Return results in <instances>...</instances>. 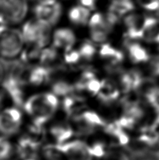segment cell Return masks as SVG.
Listing matches in <instances>:
<instances>
[{"instance_id":"cell-1","label":"cell","mask_w":159,"mask_h":160,"mask_svg":"<svg viewBox=\"0 0 159 160\" xmlns=\"http://www.w3.org/2000/svg\"><path fill=\"white\" fill-rule=\"evenodd\" d=\"M23 107L32 118L33 123L44 126L55 113L59 100L55 94H37L27 98Z\"/></svg>"},{"instance_id":"cell-2","label":"cell","mask_w":159,"mask_h":160,"mask_svg":"<svg viewBox=\"0 0 159 160\" xmlns=\"http://www.w3.org/2000/svg\"><path fill=\"white\" fill-rule=\"evenodd\" d=\"M21 65L14 66L7 70L6 77L2 81V89L9 95L17 107H22L24 104V84L26 79Z\"/></svg>"},{"instance_id":"cell-3","label":"cell","mask_w":159,"mask_h":160,"mask_svg":"<svg viewBox=\"0 0 159 160\" xmlns=\"http://www.w3.org/2000/svg\"><path fill=\"white\" fill-rule=\"evenodd\" d=\"M25 41L21 31L9 29L0 35V57L11 60L21 55Z\"/></svg>"},{"instance_id":"cell-4","label":"cell","mask_w":159,"mask_h":160,"mask_svg":"<svg viewBox=\"0 0 159 160\" xmlns=\"http://www.w3.org/2000/svg\"><path fill=\"white\" fill-rule=\"evenodd\" d=\"M36 20L51 27L55 24L62 15V6L59 0H39L34 9Z\"/></svg>"},{"instance_id":"cell-5","label":"cell","mask_w":159,"mask_h":160,"mask_svg":"<svg viewBox=\"0 0 159 160\" xmlns=\"http://www.w3.org/2000/svg\"><path fill=\"white\" fill-rule=\"evenodd\" d=\"M49 27L36 20H28L22 27L21 32L25 42L35 44L44 48L49 42Z\"/></svg>"},{"instance_id":"cell-6","label":"cell","mask_w":159,"mask_h":160,"mask_svg":"<svg viewBox=\"0 0 159 160\" xmlns=\"http://www.w3.org/2000/svg\"><path fill=\"white\" fill-rule=\"evenodd\" d=\"M23 115L18 107H7L0 111V134L11 137L18 133Z\"/></svg>"},{"instance_id":"cell-7","label":"cell","mask_w":159,"mask_h":160,"mask_svg":"<svg viewBox=\"0 0 159 160\" xmlns=\"http://www.w3.org/2000/svg\"><path fill=\"white\" fill-rule=\"evenodd\" d=\"M28 12L26 0H0V12L9 23L18 24L26 17Z\"/></svg>"},{"instance_id":"cell-8","label":"cell","mask_w":159,"mask_h":160,"mask_svg":"<svg viewBox=\"0 0 159 160\" xmlns=\"http://www.w3.org/2000/svg\"><path fill=\"white\" fill-rule=\"evenodd\" d=\"M57 145V144H56ZM68 160H93L90 146L80 140L71 141L57 145Z\"/></svg>"},{"instance_id":"cell-9","label":"cell","mask_w":159,"mask_h":160,"mask_svg":"<svg viewBox=\"0 0 159 160\" xmlns=\"http://www.w3.org/2000/svg\"><path fill=\"white\" fill-rule=\"evenodd\" d=\"M90 34L95 43H103L108 38L112 25L100 12H95L89 20Z\"/></svg>"},{"instance_id":"cell-10","label":"cell","mask_w":159,"mask_h":160,"mask_svg":"<svg viewBox=\"0 0 159 160\" xmlns=\"http://www.w3.org/2000/svg\"><path fill=\"white\" fill-rule=\"evenodd\" d=\"M135 9L132 0H112L109 5L107 20L111 25H115Z\"/></svg>"},{"instance_id":"cell-11","label":"cell","mask_w":159,"mask_h":160,"mask_svg":"<svg viewBox=\"0 0 159 160\" xmlns=\"http://www.w3.org/2000/svg\"><path fill=\"white\" fill-rule=\"evenodd\" d=\"M41 143L25 134L18 139L16 146V152L22 160L36 159L40 153Z\"/></svg>"},{"instance_id":"cell-12","label":"cell","mask_w":159,"mask_h":160,"mask_svg":"<svg viewBox=\"0 0 159 160\" xmlns=\"http://www.w3.org/2000/svg\"><path fill=\"white\" fill-rule=\"evenodd\" d=\"M145 17L140 14H128L124 17V23L126 28V37L130 40L143 38V30Z\"/></svg>"},{"instance_id":"cell-13","label":"cell","mask_w":159,"mask_h":160,"mask_svg":"<svg viewBox=\"0 0 159 160\" xmlns=\"http://www.w3.org/2000/svg\"><path fill=\"white\" fill-rule=\"evenodd\" d=\"M99 56L107 63V67L110 70L118 67L124 60L123 52L108 43L101 45L99 50Z\"/></svg>"},{"instance_id":"cell-14","label":"cell","mask_w":159,"mask_h":160,"mask_svg":"<svg viewBox=\"0 0 159 160\" xmlns=\"http://www.w3.org/2000/svg\"><path fill=\"white\" fill-rule=\"evenodd\" d=\"M62 108L69 117L74 118L86 111L87 102L84 97L72 93L64 97Z\"/></svg>"},{"instance_id":"cell-15","label":"cell","mask_w":159,"mask_h":160,"mask_svg":"<svg viewBox=\"0 0 159 160\" xmlns=\"http://www.w3.org/2000/svg\"><path fill=\"white\" fill-rule=\"evenodd\" d=\"M53 45L65 52L72 49L76 42V35L70 28H59L53 34Z\"/></svg>"},{"instance_id":"cell-16","label":"cell","mask_w":159,"mask_h":160,"mask_svg":"<svg viewBox=\"0 0 159 160\" xmlns=\"http://www.w3.org/2000/svg\"><path fill=\"white\" fill-rule=\"evenodd\" d=\"M119 95V88L113 81L109 79L101 81V88L97 95L100 101L105 104H110L118 100Z\"/></svg>"},{"instance_id":"cell-17","label":"cell","mask_w":159,"mask_h":160,"mask_svg":"<svg viewBox=\"0 0 159 160\" xmlns=\"http://www.w3.org/2000/svg\"><path fill=\"white\" fill-rule=\"evenodd\" d=\"M144 81L141 73L136 70L124 72L120 77V84L126 93L137 90L143 85Z\"/></svg>"},{"instance_id":"cell-18","label":"cell","mask_w":159,"mask_h":160,"mask_svg":"<svg viewBox=\"0 0 159 160\" xmlns=\"http://www.w3.org/2000/svg\"><path fill=\"white\" fill-rule=\"evenodd\" d=\"M149 43L159 45V19L145 17L143 30V38Z\"/></svg>"},{"instance_id":"cell-19","label":"cell","mask_w":159,"mask_h":160,"mask_svg":"<svg viewBox=\"0 0 159 160\" xmlns=\"http://www.w3.org/2000/svg\"><path fill=\"white\" fill-rule=\"evenodd\" d=\"M106 134H108L118 145L121 146H125L129 143V137L126 132V130L122 128L118 122L115 120L113 123L106 124L104 127Z\"/></svg>"},{"instance_id":"cell-20","label":"cell","mask_w":159,"mask_h":160,"mask_svg":"<svg viewBox=\"0 0 159 160\" xmlns=\"http://www.w3.org/2000/svg\"><path fill=\"white\" fill-rule=\"evenodd\" d=\"M51 74V70L41 65L33 68L27 75V81L33 85H41L48 82Z\"/></svg>"},{"instance_id":"cell-21","label":"cell","mask_w":159,"mask_h":160,"mask_svg":"<svg viewBox=\"0 0 159 160\" xmlns=\"http://www.w3.org/2000/svg\"><path fill=\"white\" fill-rule=\"evenodd\" d=\"M127 51L130 59L135 63H143L149 61V52L140 44L137 42L129 43L127 46Z\"/></svg>"},{"instance_id":"cell-22","label":"cell","mask_w":159,"mask_h":160,"mask_svg":"<svg viewBox=\"0 0 159 160\" xmlns=\"http://www.w3.org/2000/svg\"><path fill=\"white\" fill-rule=\"evenodd\" d=\"M90 9L81 6H73L69 11V18L72 23L76 25H86L89 22Z\"/></svg>"},{"instance_id":"cell-23","label":"cell","mask_w":159,"mask_h":160,"mask_svg":"<svg viewBox=\"0 0 159 160\" xmlns=\"http://www.w3.org/2000/svg\"><path fill=\"white\" fill-rule=\"evenodd\" d=\"M73 130L69 125L55 124L50 129V134L54 138L57 145L67 142L73 135Z\"/></svg>"},{"instance_id":"cell-24","label":"cell","mask_w":159,"mask_h":160,"mask_svg":"<svg viewBox=\"0 0 159 160\" xmlns=\"http://www.w3.org/2000/svg\"><path fill=\"white\" fill-rule=\"evenodd\" d=\"M59 56L57 48H55V47L44 48L41 53L39 62H40L41 65L48 67L52 70L53 67H57L59 64Z\"/></svg>"},{"instance_id":"cell-25","label":"cell","mask_w":159,"mask_h":160,"mask_svg":"<svg viewBox=\"0 0 159 160\" xmlns=\"http://www.w3.org/2000/svg\"><path fill=\"white\" fill-rule=\"evenodd\" d=\"M40 160H68L57 145H46L39 153Z\"/></svg>"},{"instance_id":"cell-26","label":"cell","mask_w":159,"mask_h":160,"mask_svg":"<svg viewBox=\"0 0 159 160\" xmlns=\"http://www.w3.org/2000/svg\"><path fill=\"white\" fill-rule=\"evenodd\" d=\"M13 152V146L8 138L0 134V160H9Z\"/></svg>"},{"instance_id":"cell-27","label":"cell","mask_w":159,"mask_h":160,"mask_svg":"<svg viewBox=\"0 0 159 160\" xmlns=\"http://www.w3.org/2000/svg\"><path fill=\"white\" fill-rule=\"evenodd\" d=\"M75 87L69 84L68 82H65L63 81H59L55 83L52 86L53 94L57 96H63L65 97L70 94L73 93Z\"/></svg>"},{"instance_id":"cell-28","label":"cell","mask_w":159,"mask_h":160,"mask_svg":"<svg viewBox=\"0 0 159 160\" xmlns=\"http://www.w3.org/2000/svg\"><path fill=\"white\" fill-rule=\"evenodd\" d=\"M79 52L80 54L81 59L90 60L93 59L96 53V48L92 42L89 41H85L81 44L79 48Z\"/></svg>"},{"instance_id":"cell-29","label":"cell","mask_w":159,"mask_h":160,"mask_svg":"<svg viewBox=\"0 0 159 160\" xmlns=\"http://www.w3.org/2000/svg\"><path fill=\"white\" fill-rule=\"evenodd\" d=\"M81 59L80 54L79 51L70 49L69 51L65 52L64 55V60L67 64H75L80 62Z\"/></svg>"},{"instance_id":"cell-30","label":"cell","mask_w":159,"mask_h":160,"mask_svg":"<svg viewBox=\"0 0 159 160\" xmlns=\"http://www.w3.org/2000/svg\"><path fill=\"white\" fill-rule=\"evenodd\" d=\"M137 2L147 11L159 10V0H137Z\"/></svg>"},{"instance_id":"cell-31","label":"cell","mask_w":159,"mask_h":160,"mask_svg":"<svg viewBox=\"0 0 159 160\" xmlns=\"http://www.w3.org/2000/svg\"><path fill=\"white\" fill-rule=\"evenodd\" d=\"M9 22L8 21L6 17L0 12V35L9 29Z\"/></svg>"},{"instance_id":"cell-32","label":"cell","mask_w":159,"mask_h":160,"mask_svg":"<svg viewBox=\"0 0 159 160\" xmlns=\"http://www.w3.org/2000/svg\"><path fill=\"white\" fill-rule=\"evenodd\" d=\"M81 6L89 9H94L95 8L96 0H79Z\"/></svg>"},{"instance_id":"cell-33","label":"cell","mask_w":159,"mask_h":160,"mask_svg":"<svg viewBox=\"0 0 159 160\" xmlns=\"http://www.w3.org/2000/svg\"><path fill=\"white\" fill-rule=\"evenodd\" d=\"M6 73H7V69L5 67L4 63L0 61V84H1L2 81H3L5 77H6Z\"/></svg>"},{"instance_id":"cell-34","label":"cell","mask_w":159,"mask_h":160,"mask_svg":"<svg viewBox=\"0 0 159 160\" xmlns=\"http://www.w3.org/2000/svg\"><path fill=\"white\" fill-rule=\"evenodd\" d=\"M151 126H152V128H154V131H155L156 132H157V134L159 135V112L157 113V117L155 118L154 121L153 122Z\"/></svg>"},{"instance_id":"cell-35","label":"cell","mask_w":159,"mask_h":160,"mask_svg":"<svg viewBox=\"0 0 159 160\" xmlns=\"http://www.w3.org/2000/svg\"><path fill=\"white\" fill-rule=\"evenodd\" d=\"M3 99H4V92L2 89H0V107L3 102Z\"/></svg>"},{"instance_id":"cell-36","label":"cell","mask_w":159,"mask_h":160,"mask_svg":"<svg viewBox=\"0 0 159 160\" xmlns=\"http://www.w3.org/2000/svg\"><path fill=\"white\" fill-rule=\"evenodd\" d=\"M156 156H157V159L159 160V150L157 152V153H156Z\"/></svg>"},{"instance_id":"cell-37","label":"cell","mask_w":159,"mask_h":160,"mask_svg":"<svg viewBox=\"0 0 159 160\" xmlns=\"http://www.w3.org/2000/svg\"><path fill=\"white\" fill-rule=\"evenodd\" d=\"M26 160H36V159H26Z\"/></svg>"}]
</instances>
